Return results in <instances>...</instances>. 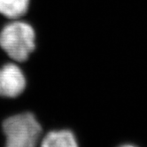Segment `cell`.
<instances>
[{
    "instance_id": "cell-1",
    "label": "cell",
    "mask_w": 147,
    "mask_h": 147,
    "mask_svg": "<svg viewBox=\"0 0 147 147\" xmlns=\"http://www.w3.org/2000/svg\"><path fill=\"white\" fill-rule=\"evenodd\" d=\"M3 131L5 147H36L42 128L33 113H22L5 120Z\"/></svg>"
},
{
    "instance_id": "cell-2",
    "label": "cell",
    "mask_w": 147,
    "mask_h": 147,
    "mask_svg": "<svg viewBox=\"0 0 147 147\" xmlns=\"http://www.w3.org/2000/svg\"><path fill=\"white\" fill-rule=\"evenodd\" d=\"M35 39L33 28L23 22L9 23L0 31V47L16 61L28 58L35 49Z\"/></svg>"
},
{
    "instance_id": "cell-3",
    "label": "cell",
    "mask_w": 147,
    "mask_h": 147,
    "mask_svg": "<svg viewBox=\"0 0 147 147\" xmlns=\"http://www.w3.org/2000/svg\"><path fill=\"white\" fill-rule=\"evenodd\" d=\"M25 87L26 78L17 65L9 63L0 67V96L18 97L23 92Z\"/></svg>"
},
{
    "instance_id": "cell-4",
    "label": "cell",
    "mask_w": 147,
    "mask_h": 147,
    "mask_svg": "<svg viewBox=\"0 0 147 147\" xmlns=\"http://www.w3.org/2000/svg\"><path fill=\"white\" fill-rule=\"evenodd\" d=\"M40 147H79L75 134L68 129L52 130L45 135Z\"/></svg>"
},
{
    "instance_id": "cell-5",
    "label": "cell",
    "mask_w": 147,
    "mask_h": 147,
    "mask_svg": "<svg viewBox=\"0 0 147 147\" xmlns=\"http://www.w3.org/2000/svg\"><path fill=\"white\" fill-rule=\"evenodd\" d=\"M29 0H0V13L2 15L17 19L26 13Z\"/></svg>"
},
{
    "instance_id": "cell-6",
    "label": "cell",
    "mask_w": 147,
    "mask_h": 147,
    "mask_svg": "<svg viewBox=\"0 0 147 147\" xmlns=\"http://www.w3.org/2000/svg\"><path fill=\"white\" fill-rule=\"evenodd\" d=\"M120 147H136V146L132 145V144H123V145H121V146H120Z\"/></svg>"
}]
</instances>
